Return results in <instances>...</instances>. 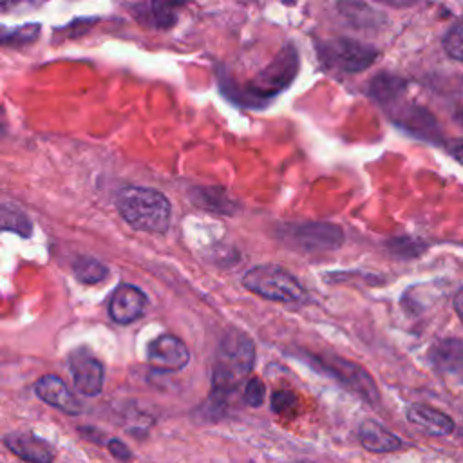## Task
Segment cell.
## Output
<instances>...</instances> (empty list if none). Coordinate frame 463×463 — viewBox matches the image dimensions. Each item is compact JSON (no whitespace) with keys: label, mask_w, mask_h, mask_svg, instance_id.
<instances>
[{"label":"cell","mask_w":463,"mask_h":463,"mask_svg":"<svg viewBox=\"0 0 463 463\" xmlns=\"http://www.w3.org/2000/svg\"><path fill=\"white\" fill-rule=\"evenodd\" d=\"M266 400V387L262 383L260 378L253 376L248 380L246 387H244V402L250 407H260Z\"/></svg>","instance_id":"603a6c76"},{"label":"cell","mask_w":463,"mask_h":463,"mask_svg":"<svg viewBox=\"0 0 463 463\" xmlns=\"http://www.w3.org/2000/svg\"><path fill=\"white\" fill-rule=\"evenodd\" d=\"M454 309H456V313H458V317H459V320H461V324H463V286H461L459 291L456 293Z\"/></svg>","instance_id":"4316f807"},{"label":"cell","mask_w":463,"mask_h":463,"mask_svg":"<svg viewBox=\"0 0 463 463\" xmlns=\"http://www.w3.org/2000/svg\"><path fill=\"white\" fill-rule=\"evenodd\" d=\"M443 49L445 52L454 58L463 61V18L458 20L445 34L443 38Z\"/></svg>","instance_id":"ffe728a7"},{"label":"cell","mask_w":463,"mask_h":463,"mask_svg":"<svg viewBox=\"0 0 463 463\" xmlns=\"http://www.w3.org/2000/svg\"><path fill=\"white\" fill-rule=\"evenodd\" d=\"M9 452L27 463H54L56 452L52 445L33 432H9L2 438Z\"/></svg>","instance_id":"8fae6325"},{"label":"cell","mask_w":463,"mask_h":463,"mask_svg":"<svg viewBox=\"0 0 463 463\" xmlns=\"http://www.w3.org/2000/svg\"><path fill=\"white\" fill-rule=\"evenodd\" d=\"M146 360L156 371L174 373L186 367L190 360V351L181 338L174 335H159L148 344Z\"/></svg>","instance_id":"ba28073f"},{"label":"cell","mask_w":463,"mask_h":463,"mask_svg":"<svg viewBox=\"0 0 463 463\" xmlns=\"http://www.w3.org/2000/svg\"><path fill=\"white\" fill-rule=\"evenodd\" d=\"M0 230L16 232L22 237H29L33 224L25 213L11 206H0Z\"/></svg>","instance_id":"d6986e66"},{"label":"cell","mask_w":463,"mask_h":463,"mask_svg":"<svg viewBox=\"0 0 463 463\" xmlns=\"http://www.w3.org/2000/svg\"><path fill=\"white\" fill-rule=\"evenodd\" d=\"M297 69H298V56H297L295 49L291 45H288L271 60V63L264 71H260L251 80V83L246 87V90L253 98H260V99L271 98L293 81Z\"/></svg>","instance_id":"5b68a950"},{"label":"cell","mask_w":463,"mask_h":463,"mask_svg":"<svg viewBox=\"0 0 463 463\" xmlns=\"http://www.w3.org/2000/svg\"><path fill=\"white\" fill-rule=\"evenodd\" d=\"M119 215L132 228L148 233H165L170 228L172 204L168 197L146 186H125L116 199Z\"/></svg>","instance_id":"7a4b0ae2"},{"label":"cell","mask_w":463,"mask_h":463,"mask_svg":"<svg viewBox=\"0 0 463 463\" xmlns=\"http://www.w3.org/2000/svg\"><path fill=\"white\" fill-rule=\"evenodd\" d=\"M407 420L432 436H449L456 427L449 414L425 403H412L407 409Z\"/></svg>","instance_id":"5bb4252c"},{"label":"cell","mask_w":463,"mask_h":463,"mask_svg":"<svg viewBox=\"0 0 463 463\" xmlns=\"http://www.w3.org/2000/svg\"><path fill=\"white\" fill-rule=\"evenodd\" d=\"M403 90V81L394 76H380L373 81V94L382 99L389 101L398 96V92Z\"/></svg>","instance_id":"44dd1931"},{"label":"cell","mask_w":463,"mask_h":463,"mask_svg":"<svg viewBox=\"0 0 463 463\" xmlns=\"http://www.w3.org/2000/svg\"><path fill=\"white\" fill-rule=\"evenodd\" d=\"M72 271L76 279L83 284H98L109 275L107 264H103L99 259L89 257V255H80L72 262Z\"/></svg>","instance_id":"2e32d148"},{"label":"cell","mask_w":463,"mask_h":463,"mask_svg":"<svg viewBox=\"0 0 463 463\" xmlns=\"http://www.w3.org/2000/svg\"><path fill=\"white\" fill-rule=\"evenodd\" d=\"M313 360H315L313 364L320 365L326 373H329L342 385H345L347 389L356 392L362 400H365L371 405H378V402H380L378 387H376L374 380L371 378V374L362 365L349 362L345 358H340V356H331V354L313 356Z\"/></svg>","instance_id":"8992f818"},{"label":"cell","mask_w":463,"mask_h":463,"mask_svg":"<svg viewBox=\"0 0 463 463\" xmlns=\"http://www.w3.org/2000/svg\"><path fill=\"white\" fill-rule=\"evenodd\" d=\"M430 362L439 371H458L463 367V342L441 340L430 351Z\"/></svg>","instance_id":"9a60e30c"},{"label":"cell","mask_w":463,"mask_h":463,"mask_svg":"<svg viewBox=\"0 0 463 463\" xmlns=\"http://www.w3.org/2000/svg\"><path fill=\"white\" fill-rule=\"evenodd\" d=\"M148 13L141 20L146 25H154L157 29H168L177 22V13L174 11V4H148L146 5Z\"/></svg>","instance_id":"ac0fdd59"},{"label":"cell","mask_w":463,"mask_h":463,"mask_svg":"<svg viewBox=\"0 0 463 463\" xmlns=\"http://www.w3.org/2000/svg\"><path fill=\"white\" fill-rule=\"evenodd\" d=\"M105 445H107V450L110 452V456L116 458L118 461H125L127 463V461H130L134 458L130 447L125 441L118 439V438H110Z\"/></svg>","instance_id":"cb8c5ba5"},{"label":"cell","mask_w":463,"mask_h":463,"mask_svg":"<svg viewBox=\"0 0 463 463\" xmlns=\"http://www.w3.org/2000/svg\"><path fill=\"white\" fill-rule=\"evenodd\" d=\"M255 362V345L253 340L237 329H232L222 335L213 365H212V394L210 400L222 403L226 396L232 394L242 380L251 373Z\"/></svg>","instance_id":"6da1fadb"},{"label":"cell","mask_w":463,"mask_h":463,"mask_svg":"<svg viewBox=\"0 0 463 463\" xmlns=\"http://www.w3.org/2000/svg\"><path fill=\"white\" fill-rule=\"evenodd\" d=\"M456 119H458V121L463 125V109H461V110L456 114Z\"/></svg>","instance_id":"83f0119b"},{"label":"cell","mask_w":463,"mask_h":463,"mask_svg":"<svg viewBox=\"0 0 463 463\" xmlns=\"http://www.w3.org/2000/svg\"><path fill=\"white\" fill-rule=\"evenodd\" d=\"M358 441L360 445L373 454H389L398 452L405 447L403 439L385 429L382 423L374 420H364L358 427Z\"/></svg>","instance_id":"4fadbf2b"},{"label":"cell","mask_w":463,"mask_h":463,"mask_svg":"<svg viewBox=\"0 0 463 463\" xmlns=\"http://www.w3.org/2000/svg\"><path fill=\"white\" fill-rule=\"evenodd\" d=\"M146 307V295L132 284H121L109 302V317L118 324L137 320Z\"/></svg>","instance_id":"7c38bea8"},{"label":"cell","mask_w":463,"mask_h":463,"mask_svg":"<svg viewBox=\"0 0 463 463\" xmlns=\"http://www.w3.org/2000/svg\"><path fill=\"white\" fill-rule=\"evenodd\" d=\"M318 52L327 69L340 72H360L371 67L378 56L376 49L351 38L326 40L318 47Z\"/></svg>","instance_id":"277c9868"},{"label":"cell","mask_w":463,"mask_h":463,"mask_svg":"<svg viewBox=\"0 0 463 463\" xmlns=\"http://www.w3.org/2000/svg\"><path fill=\"white\" fill-rule=\"evenodd\" d=\"M242 284L251 293L275 302L295 304L306 295L298 279L277 264H260L248 269L242 277Z\"/></svg>","instance_id":"3957f363"},{"label":"cell","mask_w":463,"mask_h":463,"mask_svg":"<svg viewBox=\"0 0 463 463\" xmlns=\"http://www.w3.org/2000/svg\"><path fill=\"white\" fill-rule=\"evenodd\" d=\"M71 376L78 392L85 396H98L103 391L105 369L103 364L89 351L80 349L71 354Z\"/></svg>","instance_id":"9c48e42d"},{"label":"cell","mask_w":463,"mask_h":463,"mask_svg":"<svg viewBox=\"0 0 463 463\" xmlns=\"http://www.w3.org/2000/svg\"><path fill=\"white\" fill-rule=\"evenodd\" d=\"M80 432L87 438V439H90V441H96V443H101V438H103V434L99 432V430H96V429H92V427H81L80 429Z\"/></svg>","instance_id":"484cf974"},{"label":"cell","mask_w":463,"mask_h":463,"mask_svg":"<svg viewBox=\"0 0 463 463\" xmlns=\"http://www.w3.org/2000/svg\"><path fill=\"white\" fill-rule=\"evenodd\" d=\"M295 463H309V461H295Z\"/></svg>","instance_id":"f1b7e54d"},{"label":"cell","mask_w":463,"mask_h":463,"mask_svg":"<svg viewBox=\"0 0 463 463\" xmlns=\"http://www.w3.org/2000/svg\"><path fill=\"white\" fill-rule=\"evenodd\" d=\"M40 34V24H24V25H0V45L5 47H22L34 42Z\"/></svg>","instance_id":"e0dca14e"},{"label":"cell","mask_w":463,"mask_h":463,"mask_svg":"<svg viewBox=\"0 0 463 463\" xmlns=\"http://www.w3.org/2000/svg\"><path fill=\"white\" fill-rule=\"evenodd\" d=\"M286 235L297 248L306 251L317 250H335L344 242V233L338 226L329 222H306L295 224L291 230H286Z\"/></svg>","instance_id":"52a82bcc"},{"label":"cell","mask_w":463,"mask_h":463,"mask_svg":"<svg viewBox=\"0 0 463 463\" xmlns=\"http://www.w3.org/2000/svg\"><path fill=\"white\" fill-rule=\"evenodd\" d=\"M297 409V394L291 391H275L271 394V411L277 414H288Z\"/></svg>","instance_id":"7402d4cb"},{"label":"cell","mask_w":463,"mask_h":463,"mask_svg":"<svg viewBox=\"0 0 463 463\" xmlns=\"http://www.w3.org/2000/svg\"><path fill=\"white\" fill-rule=\"evenodd\" d=\"M447 150H449V154H450L458 163L463 165V137H458V139L449 141V143H447Z\"/></svg>","instance_id":"d4e9b609"},{"label":"cell","mask_w":463,"mask_h":463,"mask_svg":"<svg viewBox=\"0 0 463 463\" xmlns=\"http://www.w3.org/2000/svg\"><path fill=\"white\" fill-rule=\"evenodd\" d=\"M34 394L47 405L61 411L69 416H80L83 412L81 402L74 396L63 378L56 374H43L34 383Z\"/></svg>","instance_id":"30bf717a"}]
</instances>
